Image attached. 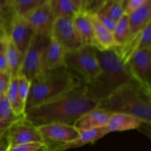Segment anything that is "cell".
<instances>
[{
  "label": "cell",
  "instance_id": "1",
  "mask_svg": "<svg viewBox=\"0 0 151 151\" xmlns=\"http://www.w3.org/2000/svg\"><path fill=\"white\" fill-rule=\"evenodd\" d=\"M98 104L86 95L82 83L50 101L27 109L25 119L35 127L52 123L73 125L80 116Z\"/></svg>",
  "mask_w": 151,
  "mask_h": 151
},
{
  "label": "cell",
  "instance_id": "2",
  "mask_svg": "<svg viewBox=\"0 0 151 151\" xmlns=\"http://www.w3.org/2000/svg\"><path fill=\"white\" fill-rule=\"evenodd\" d=\"M94 49L100 72L92 82L84 84V88L88 97L100 103L134 81L128 66L122 63L114 48L106 50Z\"/></svg>",
  "mask_w": 151,
  "mask_h": 151
},
{
  "label": "cell",
  "instance_id": "3",
  "mask_svg": "<svg viewBox=\"0 0 151 151\" xmlns=\"http://www.w3.org/2000/svg\"><path fill=\"white\" fill-rule=\"evenodd\" d=\"M150 93L134 81L100 101L97 108L111 114L132 115L143 124L149 125L151 122Z\"/></svg>",
  "mask_w": 151,
  "mask_h": 151
},
{
  "label": "cell",
  "instance_id": "4",
  "mask_svg": "<svg viewBox=\"0 0 151 151\" xmlns=\"http://www.w3.org/2000/svg\"><path fill=\"white\" fill-rule=\"evenodd\" d=\"M82 83L66 68L41 72L31 81L26 110L50 101Z\"/></svg>",
  "mask_w": 151,
  "mask_h": 151
},
{
  "label": "cell",
  "instance_id": "5",
  "mask_svg": "<svg viewBox=\"0 0 151 151\" xmlns=\"http://www.w3.org/2000/svg\"><path fill=\"white\" fill-rule=\"evenodd\" d=\"M66 67L84 84L92 82L99 75L100 67L95 49L83 46L66 55Z\"/></svg>",
  "mask_w": 151,
  "mask_h": 151
},
{
  "label": "cell",
  "instance_id": "6",
  "mask_svg": "<svg viewBox=\"0 0 151 151\" xmlns=\"http://www.w3.org/2000/svg\"><path fill=\"white\" fill-rule=\"evenodd\" d=\"M50 41V36L35 33L24 55L20 72L30 81L41 73L43 55Z\"/></svg>",
  "mask_w": 151,
  "mask_h": 151
},
{
  "label": "cell",
  "instance_id": "7",
  "mask_svg": "<svg viewBox=\"0 0 151 151\" xmlns=\"http://www.w3.org/2000/svg\"><path fill=\"white\" fill-rule=\"evenodd\" d=\"M50 37L58 43L66 53L75 51L84 46L75 29L73 18L55 19Z\"/></svg>",
  "mask_w": 151,
  "mask_h": 151
},
{
  "label": "cell",
  "instance_id": "8",
  "mask_svg": "<svg viewBox=\"0 0 151 151\" xmlns=\"http://www.w3.org/2000/svg\"><path fill=\"white\" fill-rule=\"evenodd\" d=\"M43 142L47 146L55 145L53 150L60 145L69 144L79 137L80 132L73 125L63 123H52L36 127Z\"/></svg>",
  "mask_w": 151,
  "mask_h": 151
},
{
  "label": "cell",
  "instance_id": "9",
  "mask_svg": "<svg viewBox=\"0 0 151 151\" xmlns=\"http://www.w3.org/2000/svg\"><path fill=\"white\" fill-rule=\"evenodd\" d=\"M151 47L136 52L127 63L133 80L147 91H150Z\"/></svg>",
  "mask_w": 151,
  "mask_h": 151
},
{
  "label": "cell",
  "instance_id": "10",
  "mask_svg": "<svg viewBox=\"0 0 151 151\" xmlns=\"http://www.w3.org/2000/svg\"><path fill=\"white\" fill-rule=\"evenodd\" d=\"M6 134L9 147L27 143L44 142L36 127L25 117L13 124L6 131Z\"/></svg>",
  "mask_w": 151,
  "mask_h": 151
},
{
  "label": "cell",
  "instance_id": "11",
  "mask_svg": "<svg viewBox=\"0 0 151 151\" xmlns=\"http://www.w3.org/2000/svg\"><path fill=\"white\" fill-rule=\"evenodd\" d=\"M24 19L33 29L35 33L50 36L55 18L49 0L34 9Z\"/></svg>",
  "mask_w": 151,
  "mask_h": 151
},
{
  "label": "cell",
  "instance_id": "12",
  "mask_svg": "<svg viewBox=\"0 0 151 151\" xmlns=\"http://www.w3.org/2000/svg\"><path fill=\"white\" fill-rule=\"evenodd\" d=\"M7 35L22 55H24L33 37V29L24 18L12 16Z\"/></svg>",
  "mask_w": 151,
  "mask_h": 151
},
{
  "label": "cell",
  "instance_id": "13",
  "mask_svg": "<svg viewBox=\"0 0 151 151\" xmlns=\"http://www.w3.org/2000/svg\"><path fill=\"white\" fill-rule=\"evenodd\" d=\"M111 114L107 111L96 108L80 116L73 126L79 132L103 128L107 125Z\"/></svg>",
  "mask_w": 151,
  "mask_h": 151
},
{
  "label": "cell",
  "instance_id": "14",
  "mask_svg": "<svg viewBox=\"0 0 151 151\" xmlns=\"http://www.w3.org/2000/svg\"><path fill=\"white\" fill-rule=\"evenodd\" d=\"M66 52L58 43L50 38L43 55L41 72L66 68Z\"/></svg>",
  "mask_w": 151,
  "mask_h": 151
},
{
  "label": "cell",
  "instance_id": "15",
  "mask_svg": "<svg viewBox=\"0 0 151 151\" xmlns=\"http://www.w3.org/2000/svg\"><path fill=\"white\" fill-rule=\"evenodd\" d=\"M74 25L84 46H90L95 48L94 27L90 15L81 11L73 18Z\"/></svg>",
  "mask_w": 151,
  "mask_h": 151
},
{
  "label": "cell",
  "instance_id": "16",
  "mask_svg": "<svg viewBox=\"0 0 151 151\" xmlns=\"http://www.w3.org/2000/svg\"><path fill=\"white\" fill-rule=\"evenodd\" d=\"M143 124L138 118L122 113L112 114L106 126L108 133L130 131L137 129Z\"/></svg>",
  "mask_w": 151,
  "mask_h": 151
},
{
  "label": "cell",
  "instance_id": "17",
  "mask_svg": "<svg viewBox=\"0 0 151 151\" xmlns=\"http://www.w3.org/2000/svg\"><path fill=\"white\" fill-rule=\"evenodd\" d=\"M55 19L74 18L82 11L83 0H49Z\"/></svg>",
  "mask_w": 151,
  "mask_h": 151
},
{
  "label": "cell",
  "instance_id": "18",
  "mask_svg": "<svg viewBox=\"0 0 151 151\" xmlns=\"http://www.w3.org/2000/svg\"><path fill=\"white\" fill-rule=\"evenodd\" d=\"M131 37L140 33L144 28L151 22V1L128 16Z\"/></svg>",
  "mask_w": 151,
  "mask_h": 151
},
{
  "label": "cell",
  "instance_id": "19",
  "mask_svg": "<svg viewBox=\"0 0 151 151\" xmlns=\"http://www.w3.org/2000/svg\"><path fill=\"white\" fill-rule=\"evenodd\" d=\"M109 133H108L106 127L81 131V132H80L78 138L75 139V141L72 142L69 144L59 146L52 151H63L67 150V149L82 147V146L90 144V143H94V142L100 139L102 137H105Z\"/></svg>",
  "mask_w": 151,
  "mask_h": 151
},
{
  "label": "cell",
  "instance_id": "20",
  "mask_svg": "<svg viewBox=\"0 0 151 151\" xmlns=\"http://www.w3.org/2000/svg\"><path fill=\"white\" fill-rule=\"evenodd\" d=\"M91 19L94 27L96 49L100 50H111L115 47L113 34L109 31L94 15H91Z\"/></svg>",
  "mask_w": 151,
  "mask_h": 151
},
{
  "label": "cell",
  "instance_id": "21",
  "mask_svg": "<svg viewBox=\"0 0 151 151\" xmlns=\"http://www.w3.org/2000/svg\"><path fill=\"white\" fill-rule=\"evenodd\" d=\"M6 57H7V72L10 75V78H16L21 72L24 56L15 47L7 34V39H6Z\"/></svg>",
  "mask_w": 151,
  "mask_h": 151
},
{
  "label": "cell",
  "instance_id": "22",
  "mask_svg": "<svg viewBox=\"0 0 151 151\" xmlns=\"http://www.w3.org/2000/svg\"><path fill=\"white\" fill-rule=\"evenodd\" d=\"M46 1L47 0H10L6 1V7L11 10L12 16L24 18Z\"/></svg>",
  "mask_w": 151,
  "mask_h": 151
},
{
  "label": "cell",
  "instance_id": "23",
  "mask_svg": "<svg viewBox=\"0 0 151 151\" xmlns=\"http://www.w3.org/2000/svg\"><path fill=\"white\" fill-rule=\"evenodd\" d=\"M24 117L15 114L4 94L0 100V132L7 131L13 124Z\"/></svg>",
  "mask_w": 151,
  "mask_h": 151
},
{
  "label": "cell",
  "instance_id": "24",
  "mask_svg": "<svg viewBox=\"0 0 151 151\" xmlns=\"http://www.w3.org/2000/svg\"><path fill=\"white\" fill-rule=\"evenodd\" d=\"M7 100L14 114L17 116H25V109L21 102L18 94L17 78H10V84L5 93Z\"/></svg>",
  "mask_w": 151,
  "mask_h": 151
},
{
  "label": "cell",
  "instance_id": "25",
  "mask_svg": "<svg viewBox=\"0 0 151 151\" xmlns=\"http://www.w3.org/2000/svg\"><path fill=\"white\" fill-rule=\"evenodd\" d=\"M112 34L115 47H121L128 41L131 34L128 15L124 14L122 17L116 22Z\"/></svg>",
  "mask_w": 151,
  "mask_h": 151
},
{
  "label": "cell",
  "instance_id": "26",
  "mask_svg": "<svg viewBox=\"0 0 151 151\" xmlns=\"http://www.w3.org/2000/svg\"><path fill=\"white\" fill-rule=\"evenodd\" d=\"M124 3H125V0L106 1L103 8L100 11L103 12L105 14L107 15L115 22H117L125 14Z\"/></svg>",
  "mask_w": 151,
  "mask_h": 151
},
{
  "label": "cell",
  "instance_id": "27",
  "mask_svg": "<svg viewBox=\"0 0 151 151\" xmlns=\"http://www.w3.org/2000/svg\"><path fill=\"white\" fill-rule=\"evenodd\" d=\"M16 78H17L18 94H19V98H20L22 105L26 110L27 100L29 89H30L31 81L28 80L24 75H22L21 72L17 75Z\"/></svg>",
  "mask_w": 151,
  "mask_h": 151
},
{
  "label": "cell",
  "instance_id": "28",
  "mask_svg": "<svg viewBox=\"0 0 151 151\" xmlns=\"http://www.w3.org/2000/svg\"><path fill=\"white\" fill-rule=\"evenodd\" d=\"M6 39H7V34L5 31H4L1 36L0 37V72H7Z\"/></svg>",
  "mask_w": 151,
  "mask_h": 151
},
{
  "label": "cell",
  "instance_id": "29",
  "mask_svg": "<svg viewBox=\"0 0 151 151\" xmlns=\"http://www.w3.org/2000/svg\"><path fill=\"white\" fill-rule=\"evenodd\" d=\"M148 1V0H128L124 3V12L125 14L129 16Z\"/></svg>",
  "mask_w": 151,
  "mask_h": 151
},
{
  "label": "cell",
  "instance_id": "30",
  "mask_svg": "<svg viewBox=\"0 0 151 151\" xmlns=\"http://www.w3.org/2000/svg\"><path fill=\"white\" fill-rule=\"evenodd\" d=\"M44 145L45 144L44 142L27 143L19 145L10 146L8 147L7 151H36Z\"/></svg>",
  "mask_w": 151,
  "mask_h": 151
},
{
  "label": "cell",
  "instance_id": "31",
  "mask_svg": "<svg viewBox=\"0 0 151 151\" xmlns=\"http://www.w3.org/2000/svg\"><path fill=\"white\" fill-rule=\"evenodd\" d=\"M94 16L97 17V19L109 29V31H111V32H113L115 26H116V22H115L114 21L112 20L110 17L107 16L106 14H105L103 12L100 11L97 13Z\"/></svg>",
  "mask_w": 151,
  "mask_h": 151
},
{
  "label": "cell",
  "instance_id": "32",
  "mask_svg": "<svg viewBox=\"0 0 151 151\" xmlns=\"http://www.w3.org/2000/svg\"><path fill=\"white\" fill-rule=\"evenodd\" d=\"M10 78L8 72H0V95L5 94L10 84Z\"/></svg>",
  "mask_w": 151,
  "mask_h": 151
},
{
  "label": "cell",
  "instance_id": "33",
  "mask_svg": "<svg viewBox=\"0 0 151 151\" xmlns=\"http://www.w3.org/2000/svg\"><path fill=\"white\" fill-rule=\"evenodd\" d=\"M9 147V143L7 139L6 131L0 132V151H7Z\"/></svg>",
  "mask_w": 151,
  "mask_h": 151
},
{
  "label": "cell",
  "instance_id": "34",
  "mask_svg": "<svg viewBox=\"0 0 151 151\" xmlns=\"http://www.w3.org/2000/svg\"><path fill=\"white\" fill-rule=\"evenodd\" d=\"M36 151H49V149L48 147H47V146L45 145L43 146L42 147H41V148L38 149V150H37Z\"/></svg>",
  "mask_w": 151,
  "mask_h": 151
},
{
  "label": "cell",
  "instance_id": "35",
  "mask_svg": "<svg viewBox=\"0 0 151 151\" xmlns=\"http://www.w3.org/2000/svg\"><path fill=\"white\" fill-rule=\"evenodd\" d=\"M4 29H0V37H1V35H2V34H3V32H4Z\"/></svg>",
  "mask_w": 151,
  "mask_h": 151
},
{
  "label": "cell",
  "instance_id": "36",
  "mask_svg": "<svg viewBox=\"0 0 151 151\" xmlns=\"http://www.w3.org/2000/svg\"><path fill=\"white\" fill-rule=\"evenodd\" d=\"M3 95H0V100H1V97H2Z\"/></svg>",
  "mask_w": 151,
  "mask_h": 151
}]
</instances>
